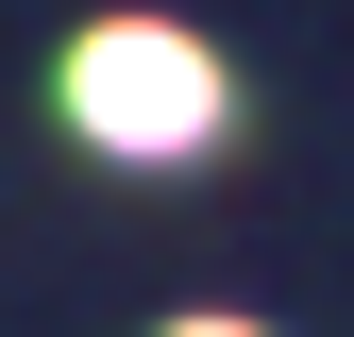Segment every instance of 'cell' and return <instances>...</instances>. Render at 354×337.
<instances>
[{"label": "cell", "mask_w": 354, "mask_h": 337, "mask_svg": "<svg viewBox=\"0 0 354 337\" xmlns=\"http://www.w3.org/2000/svg\"><path fill=\"white\" fill-rule=\"evenodd\" d=\"M68 118L102 152H203L219 135V51L203 34H152V17H102L68 51Z\"/></svg>", "instance_id": "1"}, {"label": "cell", "mask_w": 354, "mask_h": 337, "mask_svg": "<svg viewBox=\"0 0 354 337\" xmlns=\"http://www.w3.org/2000/svg\"><path fill=\"white\" fill-rule=\"evenodd\" d=\"M169 337H253V320H169Z\"/></svg>", "instance_id": "2"}]
</instances>
